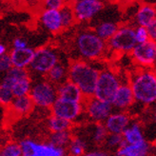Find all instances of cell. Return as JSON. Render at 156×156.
I'll return each mask as SVG.
<instances>
[{"label":"cell","mask_w":156,"mask_h":156,"mask_svg":"<svg viewBox=\"0 0 156 156\" xmlns=\"http://www.w3.org/2000/svg\"><path fill=\"white\" fill-rule=\"evenodd\" d=\"M101 69L96 61L74 59L69 64L68 79L80 89L85 98H89L94 94Z\"/></svg>","instance_id":"1"},{"label":"cell","mask_w":156,"mask_h":156,"mask_svg":"<svg viewBox=\"0 0 156 156\" xmlns=\"http://www.w3.org/2000/svg\"><path fill=\"white\" fill-rule=\"evenodd\" d=\"M73 47L77 54L76 59L87 61H98L108 51L107 41L100 38L93 30L89 29L81 30L74 35Z\"/></svg>","instance_id":"2"},{"label":"cell","mask_w":156,"mask_h":156,"mask_svg":"<svg viewBox=\"0 0 156 156\" xmlns=\"http://www.w3.org/2000/svg\"><path fill=\"white\" fill-rule=\"evenodd\" d=\"M135 102L150 106L156 104V72L152 68H140L129 80Z\"/></svg>","instance_id":"3"},{"label":"cell","mask_w":156,"mask_h":156,"mask_svg":"<svg viewBox=\"0 0 156 156\" xmlns=\"http://www.w3.org/2000/svg\"><path fill=\"white\" fill-rule=\"evenodd\" d=\"M59 61L60 56L55 48L51 46H43L34 51V58L28 69L32 76L42 77Z\"/></svg>","instance_id":"4"},{"label":"cell","mask_w":156,"mask_h":156,"mask_svg":"<svg viewBox=\"0 0 156 156\" xmlns=\"http://www.w3.org/2000/svg\"><path fill=\"white\" fill-rule=\"evenodd\" d=\"M34 79L27 69L12 67L1 78L0 82L8 86L14 97L29 95Z\"/></svg>","instance_id":"5"},{"label":"cell","mask_w":156,"mask_h":156,"mask_svg":"<svg viewBox=\"0 0 156 156\" xmlns=\"http://www.w3.org/2000/svg\"><path fill=\"white\" fill-rule=\"evenodd\" d=\"M122 80L119 74L112 69L102 68L99 73L93 96L112 103L114 93L119 88Z\"/></svg>","instance_id":"6"},{"label":"cell","mask_w":156,"mask_h":156,"mask_svg":"<svg viewBox=\"0 0 156 156\" xmlns=\"http://www.w3.org/2000/svg\"><path fill=\"white\" fill-rule=\"evenodd\" d=\"M29 95L33 99L34 106L51 108L57 99V87L46 78H40L33 81Z\"/></svg>","instance_id":"7"},{"label":"cell","mask_w":156,"mask_h":156,"mask_svg":"<svg viewBox=\"0 0 156 156\" xmlns=\"http://www.w3.org/2000/svg\"><path fill=\"white\" fill-rule=\"evenodd\" d=\"M108 50L115 53H130L136 45L134 39V27L129 24L119 25L116 33L107 41Z\"/></svg>","instance_id":"8"},{"label":"cell","mask_w":156,"mask_h":156,"mask_svg":"<svg viewBox=\"0 0 156 156\" xmlns=\"http://www.w3.org/2000/svg\"><path fill=\"white\" fill-rule=\"evenodd\" d=\"M130 56L134 63L140 68H156V43L147 40L136 44L130 51Z\"/></svg>","instance_id":"9"},{"label":"cell","mask_w":156,"mask_h":156,"mask_svg":"<svg viewBox=\"0 0 156 156\" xmlns=\"http://www.w3.org/2000/svg\"><path fill=\"white\" fill-rule=\"evenodd\" d=\"M76 22L86 23L92 20L103 10L102 0H73L71 3Z\"/></svg>","instance_id":"10"},{"label":"cell","mask_w":156,"mask_h":156,"mask_svg":"<svg viewBox=\"0 0 156 156\" xmlns=\"http://www.w3.org/2000/svg\"><path fill=\"white\" fill-rule=\"evenodd\" d=\"M51 114L59 116L73 123L83 113L84 102H76V101L57 97L55 102L51 106Z\"/></svg>","instance_id":"11"},{"label":"cell","mask_w":156,"mask_h":156,"mask_svg":"<svg viewBox=\"0 0 156 156\" xmlns=\"http://www.w3.org/2000/svg\"><path fill=\"white\" fill-rule=\"evenodd\" d=\"M113 110L111 102L98 99L94 96L85 98L84 112L88 117L96 123H102L108 117Z\"/></svg>","instance_id":"12"},{"label":"cell","mask_w":156,"mask_h":156,"mask_svg":"<svg viewBox=\"0 0 156 156\" xmlns=\"http://www.w3.org/2000/svg\"><path fill=\"white\" fill-rule=\"evenodd\" d=\"M38 23L47 33L57 34L64 30L60 11L41 9L38 13Z\"/></svg>","instance_id":"13"},{"label":"cell","mask_w":156,"mask_h":156,"mask_svg":"<svg viewBox=\"0 0 156 156\" xmlns=\"http://www.w3.org/2000/svg\"><path fill=\"white\" fill-rule=\"evenodd\" d=\"M134 95L129 81H122L114 93L112 105L117 110H126L134 104Z\"/></svg>","instance_id":"14"},{"label":"cell","mask_w":156,"mask_h":156,"mask_svg":"<svg viewBox=\"0 0 156 156\" xmlns=\"http://www.w3.org/2000/svg\"><path fill=\"white\" fill-rule=\"evenodd\" d=\"M130 123V118L128 113L119 112H112L105 120V127L110 133L122 134Z\"/></svg>","instance_id":"15"},{"label":"cell","mask_w":156,"mask_h":156,"mask_svg":"<svg viewBox=\"0 0 156 156\" xmlns=\"http://www.w3.org/2000/svg\"><path fill=\"white\" fill-rule=\"evenodd\" d=\"M34 49L27 47L24 49H12L9 55L11 57L12 65L15 68L29 69L34 55Z\"/></svg>","instance_id":"16"},{"label":"cell","mask_w":156,"mask_h":156,"mask_svg":"<svg viewBox=\"0 0 156 156\" xmlns=\"http://www.w3.org/2000/svg\"><path fill=\"white\" fill-rule=\"evenodd\" d=\"M57 97L76 101V102H84L85 100V97L80 89L69 79L57 86Z\"/></svg>","instance_id":"17"},{"label":"cell","mask_w":156,"mask_h":156,"mask_svg":"<svg viewBox=\"0 0 156 156\" xmlns=\"http://www.w3.org/2000/svg\"><path fill=\"white\" fill-rule=\"evenodd\" d=\"M156 18V6L151 3L141 4L135 12L134 22L136 26L147 27Z\"/></svg>","instance_id":"18"},{"label":"cell","mask_w":156,"mask_h":156,"mask_svg":"<svg viewBox=\"0 0 156 156\" xmlns=\"http://www.w3.org/2000/svg\"><path fill=\"white\" fill-rule=\"evenodd\" d=\"M34 107V101L30 95L14 97L12 103L8 106L9 110L17 116H24L30 113Z\"/></svg>","instance_id":"19"},{"label":"cell","mask_w":156,"mask_h":156,"mask_svg":"<svg viewBox=\"0 0 156 156\" xmlns=\"http://www.w3.org/2000/svg\"><path fill=\"white\" fill-rule=\"evenodd\" d=\"M68 73L69 65H66L63 62L59 61L45 75V78L57 87L68 80Z\"/></svg>","instance_id":"20"},{"label":"cell","mask_w":156,"mask_h":156,"mask_svg":"<svg viewBox=\"0 0 156 156\" xmlns=\"http://www.w3.org/2000/svg\"><path fill=\"white\" fill-rule=\"evenodd\" d=\"M64 147L54 146L51 143L39 144L34 141L33 156H64Z\"/></svg>","instance_id":"21"},{"label":"cell","mask_w":156,"mask_h":156,"mask_svg":"<svg viewBox=\"0 0 156 156\" xmlns=\"http://www.w3.org/2000/svg\"><path fill=\"white\" fill-rule=\"evenodd\" d=\"M149 151V146L145 142V140L142 142L136 144H127L123 147H120L117 156H146Z\"/></svg>","instance_id":"22"},{"label":"cell","mask_w":156,"mask_h":156,"mask_svg":"<svg viewBox=\"0 0 156 156\" xmlns=\"http://www.w3.org/2000/svg\"><path fill=\"white\" fill-rule=\"evenodd\" d=\"M119 28V25L117 24L114 21H102L98 23V24L94 27V32L95 34L100 37L102 38L103 40L108 41L115 33L117 29Z\"/></svg>","instance_id":"23"},{"label":"cell","mask_w":156,"mask_h":156,"mask_svg":"<svg viewBox=\"0 0 156 156\" xmlns=\"http://www.w3.org/2000/svg\"><path fill=\"white\" fill-rule=\"evenodd\" d=\"M122 135H123V138L126 140L129 144H136V143L144 141L142 131L138 124L129 125V126L124 130Z\"/></svg>","instance_id":"24"},{"label":"cell","mask_w":156,"mask_h":156,"mask_svg":"<svg viewBox=\"0 0 156 156\" xmlns=\"http://www.w3.org/2000/svg\"><path fill=\"white\" fill-rule=\"evenodd\" d=\"M72 127V122L61 118L59 116L53 115L48 119V128L51 132L54 131H62V130H69Z\"/></svg>","instance_id":"25"},{"label":"cell","mask_w":156,"mask_h":156,"mask_svg":"<svg viewBox=\"0 0 156 156\" xmlns=\"http://www.w3.org/2000/svg\"><path fill=\"white\" fill-rule=\"evenodd\" d=\"M72 140L71 132L69 130H62V131H54L51 132L50 136V143L53 144L54 146L62 147L69 145Z\"/></svg>","instance_id":"26"},{"label":"cell","mask_w":156,"mask_h":156,"mask_svg":"<svg viewBox=\"0 0 156 156\" xmlns=\"http://www.w3.org/2000/svg\"><path fill=\"white\" fill-rule=\"evenodd\" d=\"M60 13H61V17H62V22H63L64 30H68V29H71L76 23L75 15H74L73 7L71 4H68L64 8H62L60 10Z\"/></svg>","instance_id":"27"},{"label":"cell","mask_w":156,"mask_h":156,"mask_svg":"<svg viewBox=\"0 0 156 156\" xmlns=\"http://www.w3.org/2000/svg\"><path fill=\"white\" fill-rule=\"evenodd\" d=\"M69 4V0H39L40 9H51L60 11L62 8Z\"/></svg>","instance_id":"28"},{"label":"cell","mask_w":156,"mask_h":156,"mask_svg":"<svg viewBox=\"0 0 156 156\" xmlns=\"http://www.w3.org/2000/svg\"><path fill=\"white\" fill-rule=\"evenodd\" d=\"M13 98L14 95L12 90L8 86L0 82V105L3 107H8L12 103Z\"/></svg>","instance_id":"29"},{"label":"cell","mask_w":156,"mask_h":156,"mask_svg":"<svg viewBox=\"0 0 156 156\" xmlns=\"http://www.w3.org/2000/svg\"><path fill=\"white\" fill-rule=\"evenodd\" d=\"M22 151L20 144L16 143H8L1 150H0V156H21Z\"/></svg>","instance_id":"30"},{"label":"cell","mask_w":156,"mask_h":156,"mask_svg":"<svg viewBox=\"0 0 156 156\" xmlns=\"http://www.w3.org/2000/svg\"><path fill=\"white\" fill-rule=\"evenodd\" d=\"M69 152L72 156H81L84 153L86 144L80 138H73L69 142Z\"/></svg>","instance_id":"31"},{"label":"cell","mask_w":156,"mask_h":156,"mask_svg":"<svg viewBox=\"0 0 156 156\" xmlns=\"http://www.w3.org/2000/svg\"><path fill=\"white\" fill-rule=\"evenodd\" d=\"M134 39L136 41V44L144 43L147 40H150L147 28L144 26H135L134 27Z\"/></svg>","instance_id":"32"},{"label":"cell","mask_w":156,"mask_h":156,"mask_svg":"<svg viewBox=\"0 0 156 156\" xmlns=\"http://www.w3.org/2000/svg\"><path fill=\"white\" fill-rule=\"evenodd\" d=\"M108 130L105 127V125L102 123H97L93 132V139L96 143H102L104 140H106L108 136Z\"/></svg>","instance_id":"33"},{"label":"cell","mask_w":156,"mask_h":156,"mask_svg":"<svg viewBox=\"0 0 156 156\" xmlns=\"http://www.w3.org/2000/svg\"><path fill=\"white\" fill-rule=\"evenodd\" d=\"M12 67L11 57L8 53L0 56V75H4Z\"/></svg>","instance_id":"34"},{"label":"cell","mask_w":156,"mask_h":156,"mask_svg":"<svg viewBox=\"0 0 156 156\" xmlns=\"http://www.w3.org/2000/svg\"><path fill=\"white\" fill-rule=\"evenodd\" d=\"M33 144L34 141L30 139L23 140L20 143L22 155L21 156H33Z\"/></svg>","instance_id":"35"},{"label":"cell","mask_w":156,"mask_h":156,"mask_svg":"<svg viewBox=\"0 0 156 156\" xmlns=\"http://www.w3.org/2000/svg\"><path fill=\"white\" fill-rule=\"evenodd\" d=\"M107 143L110 147H114V146H119L120 143L123 141V135L118 134V133H111L110 135L107 136Z\"/></svg>","instance_id":"36"},{"label":"cell","mask_w":156,"mask_h":156,"mask_svg":"<svg viewBox=\"0 0 156 156\" xmlns=\"http://www.w3.org/2000/svg\"><path fill=\"white\" fill-rule=\"evenodd\" d=\"M29 47L27 39L21 36H16L12 40V49H24Z\"/></svg>","instance_id":"37"},{"label":"cell","mask_w":156,"mask_h":156,"mask_svg":"<svg viewBox=\"0 0 156 156\" xmlns=\"http://www.w3.org/2000/svg\"><path fill=\"white\" fill-rule=\"evenodd\" d=\"M147 28V32H149L150 39L156 43V18Z\"/></svg>","instance_id":"38"},{"label":"cell","mask_w":156,"mask_h":156,"mask_svg":"<svg viewBox=\"0 0 156 156\" xmlns=\"http://www.w3.org/2000/svg\"><path fill=\"white\" fill-rule=\"evenodd\" d=\"M83 156H108L105 152H101V151H92L89 152L87 154H85Z\"/></svg>","instance_id":"39"},{"label":"cell","mask_w":156,"mask_h":156,"mask_svg":"<svg viewBox=\"0 0 156 156\" xmlns=\"http://www.w3.org/2000/svg\"><path fill=\"white\" fill-rule=\"evenodd\" d=\"M6 53H7V46L4 43L0 42V56Z\"/></svg>","instance_id":"40"},{"label":"cell","mask_w":156,"mask_h":156,"mask_svg":"<svg viewBox=\"0 0 156 156\" xmlns=\"http://www.w3.org/2000/svg\"><path fill=\"white\" fill-rule=\"evenodd\" d=\"M16 1L21 3H34V2H38L39 0H16Z\"/></svg>","instance_id":"41"},{"label":"cell","mask_w":156,"mask_h":156,"mask_svg":"<svg viewBox=\"0 0 156 156\" xmlns=\"http://www.w3.org/2000/svg\"><path fill=\"white\" fill-rule=\"evenodd\" d=\"M153 119H154V121L156 122V108H155V111H154V112H153Z\"/></svg>","instance_id":"42"},{"label":"cell","mask_w":156,"mask_h":156,"mask_svg":"<svg viewBox=\"0 0 156 156\" xmlns=\"http://www.w3.org/2000/svg\"><path fill=\"white\" fill-rule=\"evenodd\" d=\"M155 69V72H156V68H155V69Z\"/></svg>","instance_id":"43"},{"label":"cell","mask_w":156,"mask_h":156,"mask_svg":"<svg viewBox=\"0 0 156 156\" xmlns=\"http://www.w3.org/2000/svg\"><path fill=\"white\" fill-rule=\"evenodd\" d=\"M0 1H2V0H0Z\"/></svg>","instance_id":"44"}]
</instances>
